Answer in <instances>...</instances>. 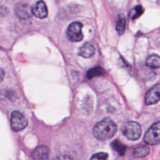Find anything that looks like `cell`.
Listing matches in <instances>:
<instances>
[{
    "instance_id": "obj_17",
    "label": "cell",
    "mask_w": 160,
    "mask_h": 160,
    "mask_svg": "<svg viewBox=\"0 0 160 160\" xmlns=\"http://www.w3.org/2000/svg\"><path fill=\"white\" fill-rule=\"evenodd\" d=\"M108 158V154L104 152H98L92 156L90 160H106Z\"/></svg>"
},
{
    "instance_id": "obj_11",
    "label": "cell",
    "mask_w": 160,
    "mask_h": 160,
    "mask_svg": "<svg viewBox=\"0 0 160 160\" xmlns=\"http://www.w3.org/2000/svg\"><path fill=\"white\" fill-rule=\"evenodd\" d=\"M150 151L149 148L146 145L141 144L134 147L132 149V153L133 156L136 158H143L149 154Z\"/></svg>"
},
{
    "instance_id": "obj_14",
    "label": "cell",
    "mask_w": 160,
    "mask_h": 160,
    "mask_svg": "<svg viewBox=\"0 0 160 160\" xmlns=\"http://www.w3.org/2000/svg\"><path fill=\"white\" fill-rule=\"evenodd\" d=\"M104 74V71L101 67H96V68L90 69L88 71L86 76L88 79H92L94 77L102 76Z\"/></svg>"
},
{
    "instance_id": "obj_12",
    "label": "cell",
    "mask_w": 160,
    "mask_h": 160,
    "mask_svg": "<svg viewBox=\"0 0 160 160\" xmlns=\"http://www.w3.org/2000/svg\"><path fill=\"white\" fill-rule=\"evenodd\" d=\"M146 64L151 68H158L160 67V56L156 54L149 56L146 61Z\"/></svg>"
},
{
    "instance_id": "obj_10",
    "label": "cell",
    "mask_w": 160,
    "mask_h": 160,
    "mask_svg": "<svg viewBox=\"0 0 160 160\" xmlns=\"http://www.w3.org/2000/svg\"><path fill=\"white\" fill-rule=\"evenodd\" d=\"M95 53V48L89 43L84 44L79 49V55L86 58L91 57Z\"/></svg>"
},
{
    "instance_id": "obj_2",
    "label": "cell",
    "mask_w": 160,
    "mask_h": 160,
    "mask_svg": "<svg viewBox=\"0 0 160 160\" xmlns=\"http://www.w3.org/2000/svg\"><path fill=\"white\" fill-rule=\"evenodd\" d=\"M122 132L128 139L136 141L140 138L142 129L138 122L135 121H129L123 125Z\"/></svg>"
},
{
    "instance_id": "obj_1",
    "label": "cell",
    "mask_w": 160,
    "mask_h": 160,
    "mask_svg": "<svg viewBox=\"0 0 160 160\" xmlns=\"http://www.w3.org/2000/svg\"><path fill=\"white\" fill-rule=\"evenodd\" d=\"M117 131L115 122L109 118L98 122L93 128L94 136L99 140H107L112 138Z\"/></svg>"
},
{
    "instance_id": "obj_19",
    "label": "cell",
    "mask_w": 160,
    "mask_h": 160,
    "mask_svg": "<svg viewBox=\"0 0 160 160\" xmlns=\"http://www.w3.org/2000/svg\"><path fill=\"white\" fill-rule=\"evenodd\" d=\"M3 75H4V72L2 71V69H1V81L3 79Z\"/></svg>"
},
{
    "instance_id": "obj_4",
    "label": "cell",
    "mask_w": 160,
    "mask_h": 160,
    "mask_svg": "<svg viewBox=\"0 0 160 160\" xmlns=\"http://www.w3.org/2000/svg\"><path fill=\"white\" fill-rule=\"evenodd\" d=\"M11 128L14 132H19L24 129L28 125V119L19 111H13L10 118Z\"/></svg>"
},
{
    "instance_id": "obj_5",
    "label": "cell",
    "mask_w": 160,
    "mask_h": 160,
    "mask_svg": "<svg viewBox=\"0 0 160 160\" xmlns=\"http://www.w3.org/2000/svg\"><path fill=\"white\" fill-rule=\"evenodd\" d=\"M82 28V24L79 22H73L70 24L66 32L68 39L72 42L81 41L83 38Z\"/></svg>"
},
{
    "instance_id": "obj_13",
    "label": "cell",
    "mask_w": 160,
    "mask_h": 160,
    "mask_svg": "<svg viewBox=\"0 0 160 160\" xmlns=\"http://www.w3.org/2000/svg\"><path fill=\"white\" fill-rule=\"evenodd\" d=\"M126 19L122 16H119V18L116 22V29L117 32L119 35L124 34L126 29Z\"/></svg>"
},
{
    "instance_id": "obj_6",
    "label": "cell",
    "mask_w": 160,
    "mask_h": 160,
    "mask_svg": "<svg viewBox=\"0 0 160 160\" xmlns=\"http://www.w3.org/2000/svg\"><path fill=\"white\" fill-rule=\"evenodd\" d=\"M160 101V83L156 84L151 88L145 96V104L151 105L158 102Z\"/></svg>"
},
{
    "instance_id": "obj_16",
    "label": "cell",
    "mask_w": 160,
    "mask_h": 160,
    "mask_svg": "<svg viewBox=\"0 0 160 160\" xmlns=\"http://www.w3.org/2000/svg\"><path fill=\"white\" fill-rule=\"evenodd\" d=\"M143 12H144L143 8L141 6L138 5L136 6L133 9H132L131 12L130 14L131 18L132 19H135L139 18L143 13Z\"/></svg>"
},
{
    "instance_id": "obj_15",
    "label": "cell",
    "mask_w": 160,
    "mask_h": 160,
    "mask_svg": "<svg viewBox=\"0 0 160 160\" xmlns=\"http://www.w3.org/2000/svg\"><path fill=\"white\" fill-rule=\"evenodd\" d=\"M111 146L112 149L120 155H123L126 149V146L118 140L114 141L111 144Z\"/></svg>"
},
{
    "instance_id": "obj_18",
    "label": "cell",
    "mask_w": 160,
    "mask_h": 160,
    "mask_svg": "<svg viewBox=\"0 0 160 160\" xmlns=\"http://www.w3.org/2000/svg\"><path fill=\"white\" fill-rule=\"evenodd\" d=\"M56 160H72V159L69 156L64 155V156H61L58 157Z\"/></svg>"
},
{
    "instance_id": "obj_3",
    "label": "cell",
    "mask_w": 160,
    "mask_h": 160,
    "mask_svg": "<svg viewBox=\"0 0 160 160\" xmlns=\"http://www.w3.org/2000/svg\"><path fill=\"white\" fill-rule=\"evenodd\" d=\"M144 141L149 145H156L160 142V121L154 123L146 131Z\"/></svg>"
},
{
    "instance_id": "obj_7",
    "label": "cell",
    "mask_w": 160,
    "mask_h": 160,
    "mask_svg": "<svg viewBox=\"0 0 160 160\" xmlns=\"http://www.w3.org/2000/svg\"><path fill=\"white\" fill-rule=\"evenodd\" d=\"M16 15L20 19H26L33 14L32 8L26 4H18L14 8Z\"/></svg>"
},
{
    "instance_id": "obj_9",
    "label": "cell",
    "mask_w": 160,
    "mask_h": 160,
    "mask_svg": "<svg viewBox=\"0 0 160 160\" xmlns=\"http://www.w3.org/2000/svg\"><path fill=\"white\" fill-rule=\"evenodd\" d=\"M33 14L40 19L44 18L48 15V8L46 4L42 1H38L32 8Z\"/></svg>"
},
{
    "instance_id": "obj_8",
    "label": "cell",
    "mask_w": 160,
    "mask_h": 160,
    "mask_svg": "<svg viewBox=\"0 0 160 160\" xmlns=\"http://www.w3.org/2000/svg\"><path fill=\"white\" fill-rule=\"evenodd\" d=\"M49 154V150L46 146L37 147L32 152L31 157L33 160H46Z\"/></svg>"
}]
</instances>
